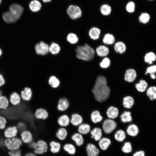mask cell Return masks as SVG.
Returning a JSON list of instances; mask_svg holds the SVG:
<instances>
[{
	"label": "cell",
	"instance_id": "cell-1",
	"mask_svg": "<svg viewBox=\"0 0 156 156\" xmlns=\"http://www.w3.org/2000/svg\"><path fill=\"white\" fill-rule=\"evenodd\" d=\"M92 92L95 99L99 102H103L108 99L110 90L107 85V80L105 77L99 75L97 77Z\"/></svg>",
	"mask_w": 156,
	"mask_h": 156
},
{
	"label": "cell",
	"instance_id": "cell-2",
	"mask_svg": "<svg viewBox=\"0 0 156 156\" xmlns=\"http://www.w3.org/2000/svg\"><path fill=\"white\" fill-rule=\"evenodd\" d=\"M9 11L4 13L2 17L4 21L8 23H14L20 18L23 11L22 6L17 4H11Z\"/></svg>",
	"mask_w": 156,
	"mask_h": 156
},
{
	"label": "cell",
	"instance_id": "cell-3",
	"mask_svg": "<svg viewBox=\"0 0 156 156\" xmlns=\"http://www.w3.org/2000/svg\"><path fill=\"white\" fill-rule=\"evenodd\" d=\"M75 50L76 57L79 59L89 61L92 60L94 57V49L87 44L78 46Z\"/></svg>",
	"mask_w": 156,
	"mask_h": 156
},
{
	"label": "cell",
	"instance_id": "cell-4",
	"mask_svg": "<svg viewBox=\"0 0 156 156\" xmlns=\"http://www.w3.org/2000/svg\"><path fill=\"white\" fill-rule=\"evenodd\" d=\"M31 145L34 149V153L36 155H42L46 153L48 150L47 144L43 140H40L36 142H33Z\"/></svg>",
	"mask_w": 156,
	"mask_h": 156
},
{
	"label": "cell",
	"instance_id": "cell-5",
	"mask_svg": "<svg viewBox=\"0 0 156 156\" xmlns=\"http://www.w3.org/2000/svg\"><path fill=\"white\" fill-rule=\"evenodd\" d=\"M67 13L70 17L73 20H75L81 16L82 12L78 6L71 5L69 6Z\"/></svg>",
	"mask_w": 156,
	"mask_h": 156
},
{
	"label": "cell",
	"instance_id": "cell-6",
	"mask_svg": "<svg viewBox=\"0 0 156 156\" xmlns=\"http://www.w3.org/2000/svg\"><path fill=\"white\" fill-rule=\"evenodd\" d=\"M35 49L36 53L38 55L44 56L49 52V46L42 41L37 43L35 45Z\"/></svg>",
	"mask_w": 156,
	"mask_h": 156
},
{
	"label": "cell",
	"instance_id": "cell-7",
	"mask_svg": "<svg viewBox=\"0 0 156 156\" xmlns=\"http://www.w3.org/2000/svg\"><path fill=\"white\" fill-rule=\"evenodd\" d=\"M117 124L114 120L111 119H107L103 122L102 128L104 132L109 134L111 133L116 128Z\"/></svg>",
	"mask_w": 156,
	"mask_h": 156
},
{
	"label": "cell",
	"instance_id": "cell-8",
	"mask_svg": "<svg viewBox=\"0 0 156 156\" xmlns=\"http://www.w3.org/2000/svg\"><path fill=\"white\" fill-rule=\"evenodd\" d=\"M20 94L22 100L25 102H27L31 99L33 92L31 88L25 87L21 90Z\"/></svg>",
	"mask_w": 156,
	"mask_h": 156
},
{
	"label": "cell",
	"instance_id": "cell-9",
	"mask_svg": "<svg viewBox=\"0 0 156 156\" xmlns=\"http://www.w3.org/2000/svg\"><path fill=\"white\" fill-rule=\"evenodd\" d=\"M70 103L68 100L65 97L60 98L58 101L57 108L60 112H64L68 108Z\"/></svg>",
	"mask_w": 156,
	"mask_h": 156
},
{
	"label": "cell",
	"instance_id": "cell-10",
	"mask_svg": "<svg viewBox=\"0 0 156 156\" xmlns=\"http://www.w3.org/2000/svg\"><path fill=\"white\" fill-rule=\"evenodd\" d=\"M148 99L151 101H156V86H149L145 92Z\"/></svg>",
	"mask_w": 156,
	"mask_h": 156
},
{
	"label": "cell",
	"instance_id": "cell-11",
	"mask_svg": "<svg viewBox=\"0 0 156 156\" xmlns=\"http://www.w3.org/2000/svg\"><path fill=\"white\" fill-rule=\"evenodd\" d=\"M34 117L38 120H45L49 116L48 111L45 109L40 108L37 109L34 113Z\"/></svg>",
	"mask_w": 156,
	"mask_h": 156
},
{
	"label": "cell",
	"instance_id": "cell-12",
	"mask_svg": "<svg viewBox=\"0 0 156 156\" xmlns=\"http://www.w3.org/2000/svg\"><path fill=\"white\" fill-rule=\"evenodd\" d=\"M70 124L73 126L78 127L83 123V118L79 114L75 113L72 114L70 117Z\"/></svg>",
	"mask_w": 156,
	"mask_h": 156
},
{
	"label": "cell",
	"instance_id": "cell-13",
	"mask_svg": "<svg viewBox=\"0 0 156 156\" xmlns=\"http://www.w3.org/2000/svg\"><path fill=\"white\" fill-rule=\"evenodd\" d=\"M57 122L60 127L66 128L70 124V117L66 114H62L58 118Z\"/></svg>",
	"mask_w": 156,
	"mask_h": 156
},
{
	"label": "cell",
	"instance_id": "cell-14",
	"mask_svg": "<svg viewBox=\"0 0 156 156\" xmlns=\"http://www.w3.org/2000/svg\"><path fill=\"white\" fill-rule=\"evenodd\" d=\"M9 100L10 103L14 106L20 105L22 100L20 94L16 92H13L10 95Z\"/></svg>",
	"mask_w": 156,
	"mask_h": 156
},
{
	"label": "cell",
	"instance_id": "cell-15",
	"mask_svg": "<svg viewBox=\"0 0 156 156\" xmlns=\"http://www.w3.org/2000/svg\"><path fill=\"white\" fill-rule=\"evenodd\" d=\"M88 156H98L100 151L98 148L93 144L88 143L86 147Z\"/></svg>",
	"mask_w": 156,
	"mask_h": 156
},
{
	"label": "cell",
	"instance_id": "cell-16",
	"mask_svg": "<svg viewBox=\"0 0 156 156\" xmlns=\"http://www.w3.org/2000/svg\"><path fill=\"white\" fill-rule=\"evenodd\" d=\"M137 76L135 70L133 69L130 68L127 70L125 72L124 79L128 82H132L136 79Z\"/></svg>",
	"mask_w": 156,
	"mask_h": 156
},
{
	"label": "cell",
	"instance_id": "cell-17",
	"mask_svg": "<svg viewBox=\"0 0 156 156\" xmlns=\"http://www.w3.org/2000/svg\"><path fill=\"white\" fill-rule=\"evenodd\" d=\"M149 86L148 82L146 80L142 79H140L138 83L135 85L137 90L140 93L145 92Z\"/></svg>",
	"mask_w": 156,
	"mask_h": 156
},
{
	"label": "cell",
	"instance_id": "cell-18",
	"mask_svg": "<svg viewBox=\"0 0 156 156\" xmlns=\"http://www.w3.org/2000/svg\"><path fill=\"white\" fill-rule=\"evenodd\" d=\"M18 132V129L17 127L13 126L7 128L5 131L4 134L5 137L8 138H12L15 137Z\"/></svg>",
	"mask_w": 156,
	"mask_h": 156
},
{
	"label": "cell",
	"instance_id": "cell-19",
	"mask_svg": "<svg viewBox=\"0 0 156 156\" xmlns=\"http://www.w3.org/2000/svg\"><path fill=\"white\" fill-rule=\"evenodd\" d=\"M68 135V131L65 127H60L55 133L56 137L60 140H64Z\"/></svg>",
	"mask_w": 156,
	"mask_h": 156
},
{
	"label": "cell",
	"instance_id": "cell-20",
	"mask_svg": "<svg viewBox=\"0 0 156 156\" xmlns=\"http://www.w3.org/2000/svg\"><path fill=\"white\" fill-rule=\"evenodd\" d=\"M21 136L22 141L25 143H29L33 140V135L29 130H25L22 131Z\"/></svg>",
	"mask_w": 156,
	"mask_h": 156
},
{
	"label": "cell",
	"instance_id": "cell-21",
	"mask_svg": "<svg viewBox=\"0 0 156 156\" xmlns=\"http://www.w3.org/2000/svg\"><path fill=\"white\" fill-rule=\"evenodd\" d=\"M71 140L74 141L78 146H81L84 143V139L82 134L78 132H75L71 136Z\"/></svg>",
	"mask_w": 156,
	"mask_h": 156
},
{
	"label": "cell",
	"instance_id": "cell-22",
	"mask_svg": "<svg viewBox=\"0 0 156 156\" xmlns=\"http://www.w3.org/2000/svg\"><path fill=\"white\" fill-rule=\"evenodd\" d=\"M126 131L129 135L132 137H135L139 133V130L136 125L132 124L129 125Z\"/></svg>",
	"mask_w": 156,
	"mask_h": 156
},
{
	"label": "cell",
	"instance_id": "cell-23",
	"mask_svg": "<svg viewBox=\"0 0 156 156\" xmlns=\"http://www.w3.org/2000/svg\"><path fill=\"white\" fill-rule=\"evenodd\" d=\"M91 138L96 141H99L102 138V130L99 127H95L90 131Z\"/></svg>",
	"mask_w": 156,
	"mask_h": 156
},
{
	"label": "cell",
	"instance_id": "cell-24",
	"mask_svg": "<svg viewBox=\"0 0 156 156\" xmlns=\"http://www.w3.org/2000/svg\"><path fill=\"white\" fill-rule=\"evenodd\" d=\"M48 83L52 88L55 89L59 86L60 84V81L59 78L56 76L52 75L49 78Z\"/></svg>",
	"mask_w": 156,
	"mask_h": 156
},
{
	"label": "cell",
	"instance_id": "cell-25",
	"mask_svg": "<svg viewBox=\"0 0 156 156\" xmlns=\"http://www.w3.org/2000/svg\"><path fill=\"white\" fill-rule=\"evenodd\" d=\"M111 144L110 139L106 137L101 138L99 142V145L100 148L103 151L106 150Z\"/></svg>",
	"mask_w": 156,
	"mask_h": 156
},
{
	"label": "cell",
	"instance_id": "cell-26",
	"mask_svg": "<svg viewBox=\"0 0 156 156\" xmlns=\"http://www.w3.org/2000/svg\"><path fill=\"white\" fill-rule=\"evenodd\" d=\"M90 127L88 124L82 123L77 127L78 132L82 135L88 134L90 131Z\"/></svg>",
	"mask_w": 156,
	"mask_h": 156
},
{
	"label": "cell",
	"instance_id": "cell-27",
	"mask_svg": "<svg viewBox=\"0 0 156 156\" xmlns=\"http://www.w3.org/2000/svg\"><path fill=\"white\" fill-rule=\"evenodd\" d=\"M118 110L117 108L112 106L107 109L106 114L109 118L114 119L118 117Z\"/></svg>",
	"mask_w": 156,
	"mask_h": 156
},
{
	"label": "cell",
	"instance_id": "cell-28",
	"mask_svg": "<svg viewBox=\"0 0 156 156\" xmlns=\"http://www.w3.org/2000/svg\"><path fill=\"white\" fill-rule=\"evenodd\" d=\"M10 103L9 99L5 96L2 95L0 97V109L6 110L8 108Z\"/></svg>",
	"mask_w": 156,
	"mask_h": 156
},
{
	"label": "cell",
	"instance_id": "cell-29",
	"mask_svg": "<svg viewBox=\"0 0 156 156\" xmlns=\"http://www.w3.org/2000/svg\"><path fill=\"white\" fill-rule=\"evenodd\" d=\"M49 146L50 147V151L53 153H58L61 149L60 144L55 141H52L51 142L49 143Z\"/></svg>",
	"mask_w": 156,
	"mask_h": 156
},
{
	"label": "cell",
	"instance_id": "cell-30",
	"mask_svg": "<svg viewBox=\"0 0 156 156\" xmlns=\"http://www.w3.org/2000/svg\"><path fill=\"white\" fill-rule=\"evenodd\" d=\"M144 62L149 64H152L156 60V55L153 52H148L145 55L144 57Z\"/></svg>",
	"mask_w": 156,
	"mask_h": 156
},
{
	"label": "cell",
	"instance_id": "cell-31",
	"mask_svg": "<svg viewBox=\"0 0 156 156\" xmlns=\"http://www.w3.org/2000/svg\"><path fill=\"white\" fill-rule=\"evenodd\" d=\"M123 105L126 108L130 109L134 105V100L131 96H125L123 98Z\"/></svg>",
	"mask_w": 156,
	"mask_h": 156
},
{
	"label": "cell",
	"instance_id": "cell-32",
	"mask_svg": "<svg viewBox=\"0 0 156 156\" xmlns=\"http://www.w3.org/2000/svg\"><path fill=\"white\" fill-rule=\"evenodd\" d=\"M109 49L104 45H100L96 49L97 55L100 57L106 56L109 53Z\"/></svg>",
	"mask_w": 156,
	"mask_h": 156
},
{
	"label": "cell",
	"instance_id": "cell-33",
	"mask_svg": "<svg viewBox=\"0 0 156 156\" xmlns=\"http://www.w3.org/2000/svg\"><path fill=\"white\" fill-rule=\"evenodd\" d=\"M64 150L68 154L71 155H74L76 152V148L73 144L68 143H66L63 147Z\"/></svg>",
	"mask_w": 156,
	"mask_h": 156
},
{
	"label": "cell",
	"instance_id": "cell-34",
	"mask_svg": "<svg viewBox=\"0 0 156 156\" xmlns=\"http://www.w3.org/2000/svg\"><path fill=\"white\" fill-rule=\"evenodd\" d=\"M30 10L33 12H38L42 7L41 3L38 1L34 0L31 2L29 5Z\"/></svg>",
	"mask_w": 156,
	"mask_h": 156
},
{
	"label": "cell",
	"instance_id": "cell-35",
	"mask_svg": "<svg viewBox=\"0 0 156 156\" xmlns=\"http://www.w3.org/2000/svg\"><path fill=\"white\" fill-rule=\"evenodd\" d=\"M116 52L122 54L124 53L126 50V47L125 44L122 42H116L114 46Z\"/></svg>",
	"mask_w": 156,
	"mask_h": 156
},
{
	"label": "cell",
	"instance_id": "cell-36",
	"mask_svg": "<svg viewBox=\"0 0 156 156\" xmlns=\"http://www.w3.org/2000/svg\"><path fill=\"white\" fill-rule=\"evenodd\" d=\"M101 33L100 30L98 28L94 27L91 28L89 32V34L90 38L94 40L98 39Z\"/></svg>",
	"mask_w": 156,
	"mask_h": 156
},
{
	"label": "cell",
	"instance_id": "cell-37",
	"mask_svg": "<svg viewBox=\"0 0 156 156\" xmlns=\"http://www.w3.org/2000/svg\"><path fill=\"white\" fill-rule=\"evenodd\" d=\"M115 139L118 142H122L124 141L126 138L125 132L122 130L117 131L114 135Z\"/></svg>",
	"mask_w": 156,
	"mask_h": 156
},
{
	"label": "cell",
	"instance_id": "cell-38",
	"mask_svg": "<svg viewBox=\"0 0 156 156\" xmlns=\"http://www.w3.org/2000/svg\"><path fill=\"white\" fill-rule=\"evenodd\" d=\"M150 18V15L148 13L143 12L139 17V21L141 23L146 24L149 21Z\"/></svg>",
	"mask_w": 156,
	"mask_h": 156
},
{
	"label": "cell",
	"instance_id": "cell-39",
	"mask_svg": "<svg viewBox=\"0 0 156 156\" xmlns=\"http://www.w3.org/2000/svg\"><path fill=\"white\" fill-rule=\"evenodd\" d=\"M102 118V117L100 115V112L98 111H94L91 114V120L94 123H96L100 122Z\"/></svg>",
	"mask_w": 156,
	"mask_h": 156
},
{
	"label": "cell",
	"instance_id": "cell-40",
	"mask_svg": "<svg viewBox=\"0 0 156 156\" xmlns=\"http://www.w3.org/2000/svg\"><path fill=\"white\" fill-rule=\"evenodd\" d=\"M131 113L129 111H124L120 116L121 121L123 122H131L132 120Z\"/></svg>",
	"mask_w": 156,
	"mask_h": 156
},
{
	"label": "cell",
	"instance_id": "cell-41",
	"mask_svg": "<svg viewBox=\"0 0 156 156\" xmlns=\"http://www.w3.org/2000/svg\"><path fill=\"white\" fill-rule=\"evenodd\" d=\"M115 41V38L113 35L109 34H106L103 39V42L107 44H113L114 43Z\"/></svg>",
	"mask_w": 156,
	"mask_h": 156
},
{
	"label": "cell",
	"instance_id": "cell-42",
	"mask_svg": "<svg viewBox=\"0 0 156 156\" xmlns=\"http://www.w3.org/2000/svg\"><path fill=\"white\" fill-rule=\"evenodd\" d=\"M60 47L57 43L52 42L49 46V52L51 54L55 55L58 54L60 51Z\"/></svg>",
	"mask_w": 156,
	"mask_h": 156
},
{
	"label": "cell",
	"instance_id": "cell-43",
	"mask_svg": "<svg viewBox=\"0 0 156 156\" xmlns=\"http://www.w3.org/2000/svg\"><path fill=\"white\" fill-rule=\"evenodd\" d=\"M110 6L106 4L102 5L100 7V11L101 14L105 16L109 15L111 12Z\"/></svg>",
	"mask_w": 156,
	"mask_h": 156
},
{
	"label": "cell",
	"instance_id": "cell-44",
	"mask_svg": "<svg viewBox=\"0 0 156 156\" xmlns=\"http://www.w3.org/2000/svg\"><path fill=\"white\" fill-rule=\"evenodd\" d=\"M67 41L72 44L76 43L78 41V38L77 35L74 33H69L67 36Z\"/></svg>",
	"mask_w": 156,
	"mask_h": 156
},
{
	"label": "cell",
	"instance_id": "cell-45",
	"mask_svg": "<svg viewBox=\"0 0 156 156\" xmlns=\"http://www.w3.org/2000/svg\"><path fill=\"white\" fill-rule=\"evenodd\" d=\"M122 151L125 153H131L132 150L131 143L129 142H125L122 147Z\"/></svg>",
	"mask_w": 156,
	"mask_h": 156
},
{
	"label": "cell",
	"instance_id": "cell-46",
	"mask_svg": "<svg viewBox=\"0 0 156 156\" xmlns=\"http://www.w3.org/2000/svg\"><path fill=\"white\" fill-rule=\"evenodd\" d=\"M14 148V150H17L23 144L22 141L19 138H12Z\"/></svg>",
	"mask_w": 156,
	"mask_h": 156
},
{
	"label": "cell",
	"instance_id": "cell-47",
	"mask_svg": "<svg viewBox=\"0 0 156 156\" xmlns=\"http://www.w3.org/2000/svg\"><path fill=\"white\" fill-rule=\"evenodd\" d=\"M135 5L134 3L132 1L128 2L126 6L127 11L129 13L133 12L135 10Z\"/></svg>",
	"mask_w": 156,
	"mask_h": 156
},
{
	"label": "cell",
	"instance_id": "cell-48",
	"mask_svg": "<svg viewBox=\"0 0 156 156\" xmlns=\"http://www.w3.org/2000/svg\"><path fill=\"white\" fill-rule=\"evenodd\" d=\"M156 73V65H153L148 67L146 70L145 73V75L151 73Z\"/></svg>",
	"mask_w": 156,
	"mask_h": 156
},
{
	"label": "cell",
	"instance_id": "cell-49",
	"mask_svg": "<svg viewBox=\"0 0 156 156\" xmlns=\"http://www.w3.org/2000/svg\"><path fill=\"white\" fill-rule=\"evenodd\" d=\"M110 64V60L107 58H104L102 61L100 63V66L103 68H106L108 67Z\"/></svg>",
	"mask_w": 156,
	"mask_h": 156
},
{
	"label": "cell",
	"instance_id": "cell-50",
	"mask_svg": "<svg viewBox=\"0 0 156 156\" xmlns=\"http://www.w3.org/2000/svg\"><path fill=\"white\" fill-rule=\"evenodd\" d=\"M4 144L9 150L11 151L15 150L14 148L12 141L10 139H6L4 142Z\"/></svg>",
	"mask_w": 156,
	"mask_h": 156
},
{
	"label": "cell",
	"instance_id": "cell-51",
	"mask_svg": "<svg viewBox=\"0 0 156 156\" xmlns=\"http://www.w3.org/2000/svg\"><path fill=\"white\" fill-rule=\"evenodd\" d=\"M7 122L5 117L0 115V129H3L5 128Z\"/></svg>",
	"mask_w": 156,
	"mask_h": 156
},
{
	"label": "cell",
	"instance_id": "cell-52",
	"mask_svg": "<svg viewBox=\"0 0 156 156\" xmlns=\"http://www.w3.org/2000/svg\"><path fill=\"white\" fill-rule=\"evenodd\" d=\"M8 154L10 156H21V152L20 150H14L9 152Z\"/></svg>",
	"mask_w": 156,
	"mask_h": 156
},
{
	"label": "cell",
	"instance_id": "cell-53",
	"mask_svg": "<svg viewBox=\"0 0 156 156\" xmlns=\"http://www.w3.org/2000/svg\"><path fill=\"white\" fill-rule=\"evenodd\" d=\"M133 156H145V152L143 150L136 151L133 153Z\"/></svg>",
	"mask_w": 156,
	"mask_h": 156
},
{
	"label": "cell",
	"instance_id": "cell-54",
	"mask_svg": "<svg viewBox=\"0 0 156 156\" xmlns=\"http://www.w3.org/2000/svg\"><path fill=\"white\" fill-rule=\"evenodd\" d=\"M26 128V126L25 124L21 122L19 123L18 125V128L20 130L22 131L25 130Z\"/></svg>",
	"mask_w": 156,
	"mask_h": 156
},
{
	"label": "cell",
	"instance_id": "cell-55",
	"mask_svg": "<svg viewBox=\"0 0 156 156\" xmlns=\"http://www.w3.org/2000/svg\"><path fill=\"white\" fill-rule=\"evenodd\" d=\"M5 81L2 75L0 74V87H2L5 84Z\"/></svg>",
	"mask_w": 156,
	"mask_h": 156
},
{
	"label": "cell",
	"instance_id": "cell-56",
	"mask_svg": "<svg viewBox=\"0 0 156 156\" xmlns=\"http://www.w3.org/2000/svg\"><path fill=\"white\" fill-rule=\"evenodd\" d=\"M150 78L152 79L155 80L156 79V75L155 73H151L149 74Z\"/></svg>",
	"mask_w": 156,
	"mask_h": 156
},
{
	"label": "cell",
	"instance_id": "cell-57",
	"mask_svg": "<svg viewBox=\"0 0 156 156\" xmlns=\"http://www.w3.org/2000/svg\"><path fill=\"white\" fill-rule=\"evenodd\" d=\"M25 156H37L34 153H29L26 154Z\"/></svg>",
	"mask_w": 156,
	"mask_h": 156
},
{
	"label": "cell",
	"instance_id": "cell-58",
	"mask_svg": "<svg viewBox=\"0 0 156 156\" xmlns=\"http://www.w3.org/2000/svg\"><path fill=\"white\" fill-rule=\"evenodd\" d=\"M42 1L44 2H48L51 1V0H42Z\"/></svg>",
	"mask_w": 156,
	"mask_h": 156
},
{
	"label": "cell",
	"instance_id": "cell-59",
	"mask_svg": "<svg viewBox=\"0 0 156 156\" xmlns=\"http://www.w3.org/2000/svg\"><path fill=\"white\" fill-rule=\"evenodd\" d=\"M2 54V51L1 49L0 48V57Z\"/></svg>",
	"mask_w": 156,
	"mask_h": 156
},
{
	"label": "cell",
	"instance_id": "cell-60",
	"mask_svg": "<svg viewBox=\"0 0 156 156\" xmlns=\"http://www.w3.org/2000/svg\"><path fill=\"white\" fill-rule=\"evenodd\" d=\"M1 92L0 90V97L2 95Z\"/></svg>",
	"mask_w": 156,
	"mask_h": 156
},
{
	"label": "cell",
	"instance_id": "cell-61",
	"mask_svg": "<svg viewBox=\"0 0 156 156\" xmlns=\"http://www.w3.org/2000/svg\"><path fill=\"white\" fill-rule=\"evenodd\" d=\"M147 0L149 1H155V0Z\"/></svg>",
	"mask_w": 156,
	"mask_h": 156
},
{
	"label": "cell",
	"instance_id": "cell-62",
	"mask_svg": "<svg viewBox=\"0 0 156 156\" xmlns=\"http://www.w3.org/2000/svg\"><path fill=\"white\" fill-rule=\"evenodd\" d=\"M1 0H0V4L1 3Z\"/></svg>",
	"mask_w": 156,
	"mask_h": 156
},
{
	"label": "cell",
	"instance_id": "cell-63",
	"mask_svg": "<svg viewBox=\"0 0 156 156\" xmlns=\"http://www.w3.org/2000/svg\"></svg>",
	"mask_w": 156,
	"mask_h": 156
}]
</instances>
